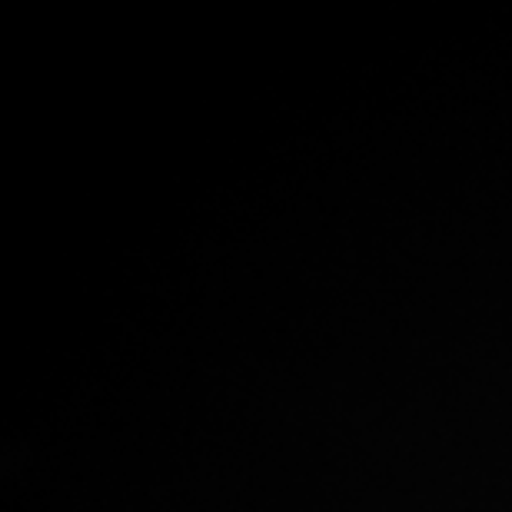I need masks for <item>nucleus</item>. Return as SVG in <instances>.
Returning a JSON list of instances; mask_svg holds the SVG:
<instances>
[]
</instances>
